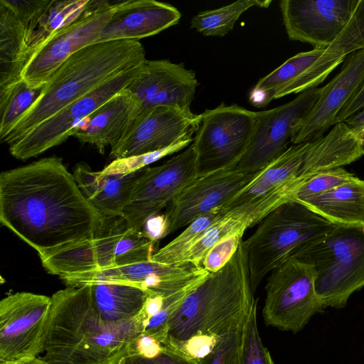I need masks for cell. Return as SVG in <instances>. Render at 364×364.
Listing matches in <instances>:
<instances>
[{
	"label": "cell",
	"mask_w": 364,
	"mask_h": 364,
	"mask_svg": "<svg viewBox=\"0 0 364 364\" xmlns=\"http://www.w3.org/2000/svg\"><path fill=\"white\" fill-rule=\"evenodd\" d=\"M364 109V83L358 92L341 111L336 118V124L346 121L350 117Z\"/></svg>",
	"instance_id": "7bdbcfd3"
},
{
	"label": "cell",
	"mask_w": 364,
	"mask_h": 364,
	"mask_svg": "<svg viewBox=\"0 0 364 364\" xmlns=\"http://www.w3.org/2000/svg\"><path fill=\"white\" fill-rule=\"evenodd\" d=\"M42 359L38 358H34L32 359L19 361V362H15V363H8L5 364H41Z\"/></svg>",
	"instance_id": "f6af8a7d"
},
{
	"label": "cell",
	"mask_w": 364,
	"mask_h": 364,
	"mask_svg": "<svg viewBox=\"0 0 364 364\" xmlns=\"http://www.w3.org/2000/svg\"><path fill=\"white\" fill-rule=\"evenodd\" d=\"M51 297L21 291L0 301V364L36 358L43 352Z\"/></svg>",
	"instance_id": "7c38bea8"
},
{
	"label": "cell",
	"mask_w": 364,
	"mask_h": 364,
	"mask_svg": "<svg viewBox=\"0 0 364 364\" xmlns=\"http://www.w3.org/2000/svg\"><path fill=\"white\" fill-rule=\"evenodd\" d=\"M242 328L220 337L212 352L198 364H238Z\"/></svg>",
	"instance_id": "74e56055"
},
{
	"label": "cell",
	"mask_w": 364,
	"mask_h": 364,
	"mask_svg": "<svg viewBox=\"0 0 364 364\" xmlns=\"http://www.w3.org/2000/svg\"><path fill=\"white\" fill-rule=\"evenodd\" d=\"M358 0H282L279 8L289 38L327 48L348 24Z\"/></svg>",
	"instance_id": "ac0fdd59"
},
{
	"label": "cell",
	"mask_w": 364,
	"mask_h": 364,
	"mask_svg": "<svg viewBox=\"0 0 364 364\" xmlns=\"http://www.w3.org/2000/svg\"><path fill=\"white\" fill-rule=\"evenodd\" d=\"M199 82L184 63L146 60L137 77L127 87L141 102L139 112L159 106L193 112L191 106Z\"/></svg>",
	"instance_id": "7402d4cb"
},
{
	"label": "cell",
	"mask_w": 364,
	"mask_h": 364,
	"mask_svg": "<svg viewBox=\"0 0 364 364\" xmlns=\"http://www.w3.org/2000/svg\"><path fill=\"white\" fill-rule=\"evenodd\" d=\"M42 359L48 364H119L135 355L134 318L110 325L95 309L92 285L67 287L51 296Z\"/></svg>",
	"instance_id": "7a4b0ae2"
},
{
	"label": "cell",
	"mask_w": 364,
	"mask_h": 364,
	"mask_svg": "<svg viewBox=\"0 0 364 364\" xmlns=\"http://www.w3.org/2000/svg\"><path fill=\"white\" fill-rule=\"evenodd\" d=\"M197 177L196 152L192 144L161 165L144 168L123 213L128 225L142 230L150 217L166 208Z\"/></svg>",
	"instance_id": "5bb4252c"
},
{
	"label": "cell",
	"mask_w": 364,
	"mask_h": 364,
	"mask_svg": "<svg viewBox=\"0 0 364 364\" xmlns=\"http://www.w3.org/2000/svg\"><path fill=\"white\" fill-rule=\"evenodd\" d=\"M142 64L113 77L40 123L9 145L10 154L17 159L26 160L63 143L82 121L127 89L139 75Z\"/></svg>",
	"instance_id": "8fae6325"
},
{
	"label": "cell",
	"mask_w": 364,
	"mask_h": 364,
	"mask_svg": "<svg viewBox=\"0 0 364 364\" xmlns=\"http://www.w3.org/2000/svg\"><path fill=\"white\" fill-rule=\"evenodd\" d=\"M356 178V176L342 167L326 170L303 183L294 192L291 200L302 202Z\"/></svg>",
	"instance_id": "e575fe53"
},
{
	"label": "cell",
	"mask_w": 364,
	"mask_h": 364,
	"mask_svg": "<svg viewBox=\"0 0 364 364\" xmlns=\"http://www.w3.org/2000/svg\"><path fill=\"white\" fill-rule=\"evenodd\" d=\"M363 155L362 137L346 122H338L318 139L288 147L221 209L224 212L279 189L294 194L318 173L343 167Z\"/></svg>",
	"instance_id": "5b68a950"
},
{
	"label": "cell",
	"mask_w": 364,
	"mask_h": 364,
	"mask_svg": "<svg viewBox=\"0 0 364 364\" xmlns=\"http://www.w3.org/2000/svg\"><path fill=\"white\" fill-rule=\"evenodd\" d=\"M257 301L255 298L242 328L238 364H274L259 333L257 322Z\"/></svg>",
	"instance_id": "836d02e7"
},
{
	"label": "cell",
	"mask_w": 364,
	"mask_h": 364,
	"mask_svg": "<svg viewBox=\"0 0 364 364\" xmlns=\"http://www.w3.org/2000/svg\"><path fill=\"white\" fill-rule=\"evenodd\" d=\"M299 203L334 225L364 226V181L358 178Z\"/></svg>",
	"instance_id": "83f0119b"
},
{
	"label": "cell",
	"mask_w": 364,
	"mask_h": 364,
	"mask_svg": "<svg viewBox=\"0 0 364 364\" xmlns=\"http://www.w3.org/2000/svg\"><path fill=\"white\" fill-rule=\"evenodd\" d=\"M337 225L296 200L283 203L242 241L255 292L263 278L322 239Z\"/></svg>",
	"instance_id": "8992f818"
},
{
	"label": "cell",
	"mask_w": 364,
	"mask_h": 364,
	"mask_svg": "<svg viewBox=\"0 0 364 364\" xmlns=\"http://www.w3.org/2000/svg\"><path fill=\"white\" fill-rule=\"evenodd\" d=\"M90 284L100 319L110 325L132 320L140 312L149 295L147 291L128 284L112 282Z\"/></svg>",
	"instance_id": "f1b7e54d"
},
{
	"label": "cell",
	"mask_w": 364,
	"mask_h": 364,
	"mask_svg": "<svg viewBox=\"0 0 364 364\" xmlns=\"http://www.w3.org/2000/svg\"><path fill=\"white\" fill-rule=\"evenodd\" d=\"M144 169L127 175H108L80 162L75 166L73 174L84 196L102 214L123 217Z\"/></svg>",
	"instance_id": "484cf974"
},
{
	"label": "cell",
	"mask_w": 364,
	"mask_h": 364,
	"mask_svg": "<svg viewBox=\"0 0 364 364\" xmlns=\"http://www.w3.org/2000/svg\"><path fill=\"white\" fill-rule=\"evenodd\" d=\"M260 171L244 173L230 169L198 176L166 207L164 237L208 212L221 208Z\"/></svg>",
	"instance_id": "ffe728a7"
},
{
	"label": "cell",
	"mask_w": 364,
	"mask_h": 364,
	"mask_svg": "<svg viewBox=\"0 0 364 364\" xmlns=\"http://www.w3.org/2000/svg\"><path fill=\"white\" fill-rule=\"evenodd\" d=\"M119 364H191V363L166 350L154 358H146L139 355L123 358Z\"/></svg>",
	"instance_id": "60d3db41"
},
{
	"label": "cell",
	"mask_w": 364,
	"mask_h": 364,
	"mask_svg": "<svg viewBox=\"0 0 364 364\" xmlns=\"http://www.w3.org/2000/svg\"><path fill=\"white\" fill-rule=\"evenodd\" d=\"M142 231L153 242H158L164 237V215L156 214L150 217L144 223Z\"/></svg>",
	"instance_id": "b9f144b4"
},
{
	"label": "cell",
	"mask_w": 364,
	"mask_h": 364,
	"mask_svg": "<svg viewBox=\"0 0 364 364\" xmlns=\"http://www.w3.org/2000/svg\"><path fill=\"white\" fill-rule=\"evenodd\" d=\"M140 108L139 98L124 89L82 121L73 136L103 154L105 147L114 146L126 134Z\"/></svg>",
	"instance_id": "d4e9b609"
},
{
	"label": "cell",
	"mask_w": 364,
	"mask_h": 364,
	"mask_svg": "<svg viewBox=\"0 0 364 364\" xmlns=\"http://www.w3.org/2000/svg\"><path fill=\"white\" fill-rule=\"evenodd\" d=\"M164 350L163 345L152 336L140 334L135 342V355L146 358H154Z\"/></svg>",
	"instance_id": "ab89813d"
},
{
	"label": "cell",
	"mask_w": 364,
	"mask_h": 364,
	"mask_svg": "<svg viewBox=\"0 0 364 364\" xmlns=\"http://www.w3.org/2000/svg\"><path fill=\"white\" fill-rule=\"evenodd\" d=\"M272 0H239L216 9L199 12L191 27L205 36H224L232 30L240 16L253 6L268 8Z\"/></svg>",
	"instance_id": "4dcf8cb0"
},
{
	"label": "cell",
	"mask_w": 364,
	"mask_h": 364,
	"mask_svg": "<svg viewBox=\"0 0 364 364\" xmlns=\"http://www.w3.org/2000/svg\"><path fill=\"white\" fill-rule=\"evenodd\" d=\"M145 60L139 41L95 43L78 50L55 70L37 101L1 141L10 145L66 106Z\"/></svg>",
	"instance_id": "3957f363"
},
{
	"label": "cell",
	"mask_w": 364,
	"mask_h": 364,
	"mask_svg": "<svg viewBox=\"0 0 364 364\" xmlns=\"http://www.w3.org/2000/svg\"><path fill=\"white\" fill-rule=\"evenodd\" d=\"M156 242L122 216H105L95 237L42 260L45 269L59 277L152 259Z\"/></svg>",
	"instance_id": "ba28073f"
},
{
	"label": "cell",
	"mask_w": 364,
	"mask_h": 364,
	"mask_svg": "<svg viewBox=\"0 0 364 364\" xmlns=\"http://www.w3.org/2000/svg\"><path fill=\"white\" fill-rule=\"evenodd\" d=\"M90 0H51L29 35L21 59L22 71L38 49L53 35L75 21Z\"/></svg>",
	"instance_id": "f546056e"
},
{
	"label": "cell",
	"mask_w": 364,
	"mask_h": 364,
	"mask_svg": "<svg viewBox=\"0 0 364 364\" xmlns=\"http://www.w3.org/2000/svg\"><path fill=\"white\" fill-rule=\"evenodd\" d=\"M295 258L314 267L324 306L343 308L364 287V226L337 225Z\"/></svg>",
	"instance_id": "52a82bcc"
},
{
	"label": "cell",
	"mask_w": 364,
	"mask_h": 364,
	"mask_svg": "<svg viewBox=\"0 0 364 364\" xmlns=\"http://www.w3.org/2000/svg\"><path fill=\"white\" fill-rule=\"evenodd\" d=\"M348 126L353 129L363 138L364 136V109L357 112L345 121Z\"/></svg>",
	"instance_id": "ee69618b"
},
{
	"label": "cell",
	"mask_w": 364,
	"mask_h": 364,
	"mask_svg": "<svg viewBox=\"0 0 364 364\" xmlns=\"http://www.w3.org/2000/svg\"><path fill=\"white\" fill-rule=\"evenodd\" d=\"M346 56L336 43L299 53L259 79L250 93V102L261 108L273 100L318 87Z\"/></svg>",
	"instance_id": "2e32d148"
},
{
	"label": "cell",
	"mask_w": 364,
	"mask_h": 364,
	"mask_svg": "<svg viewBox=\"0 0 364 364\" xmlns=\"http://www.w3.org/2000/svg\"><path fill=\"white\" fill-rule=\"evenodd\" d=\"M335 43L342 47L347 55L364 49V0H358L350 21Z\"/></svg>",
	"instance_id": "8d00e7d4"
},
{
	"label": "cell",
	"mask_w": 364,
	"mask_h": 364,
	"mask_svg": "<svg viewBox=\"0 0 364 364\" xmlns=\"http://www.w3.org/2000/svg\"><path fill=\"white\" fill-rule=\"evenodd\" d=\"M45 86L32 87L21 79L0 89V140L37 101Z\"/></svg>",
	"instance_id": "1f68e13d"
},
{
	"label": "cell",
	"mask_w": 364,
	"mask_h": 364,
	"mask_svg": "<svg viewBox=\"0 0 364 364\" xmlns=\"http://www.w3.org/2000/svg\"><path fill=\"white\" fill-rule=\"evenodd\" d=\"M321 92V87L306 90L282 105L255 112L250 144L234 169L256 173L283 154L291 142L294 127L310 111Z\"/></svg>",
	"instance_id": "9a60e30c"
},
{
	"label": "cell",
	"mask_w": 364,
	"mask_h": 364,
	"mask_svg": "<svg viewBox=\"0 0 364 364\" xmlns=\"http://www.w3.org/2000/svg\"><path fill=\"white\" fill-rule=\"evenodd\" d=\"M364 83V49L348 54L341 70L325 86L306 115L293 128L291 142L297 144L318 139L336 124L346 105Z\"/></svg>",
	"instance_id": "44dd1931"
},
{
	"label": "cell",
	"mask_w": 364,
	"mask_h": 364,
	"mask_svg": "<svg viewBox=\"0 0 364 364\" xmlns=\"http://www.w3.org/2000/svg\"><path fill=\"white\" fill-rule=\"evenodd\" d=\"M193 140L181 141L162 150L132 157L114 159L101 171L108 175H127L146 167L158 160L179 151L188 146Z\"/></svg>",
	"instance_id": "d590c367"
},
{
	"label": "cell",
	"mask_w": 364,
	"mask_h": 364,
	"mask_svg": "<svg viewBox=\"0 0 364 364\" xmlns=\"http://www.w3.org/2000/svg\"><path fill=\"white\" fill-rule=\"evenodd\" d=\"M363 154H364V136H363Z\"/></svg>",
	"instance_id": "bcb514c9"
},
{
	"label": "cell",
	"mask_w": 364,
	"mask_h": 364,
	"mask_svg": "<svg viewBox=\"0 0 364 364\" xmlns=\"http://www.w3.org/2000/svg\"><path fill=\"white\" fill-rule=\"evenodd\" d=\"M223 213L220 207L216 208L196 218L177 237L163 247L155 252L152 260L166 264H176L184 261V259L202 236L205 230Z\"/></svg>",
	"instance_id": "d6a6232c"
},
{
	"label": "cell",
	"mask_w": 364,
	"mask_h": 364,
	"mask_svg": "<svg viewBox=\"0 0 364 364\" xmlns=\"http://www.w3.org/2000/svg\"><path fill=\"white\" fill-rule=\"evenodd\" d=\"M255 299L242 242L230 260L185 299L169 321L163 346L197 336L220 338L241 328Z\"/></svg>",
	"instance_id": "277c9868"
},
{
	"label": "cell",
	"mask_w": 364,
	"mask_h": 364,
	"mask_svg": "<svg viewBox=\"0 0 364 364\" xmlns=\"http://www.w3.org/2000/svg\"><path fill=\"white\" fill-rule=\"evenodd\" d=\"M255 112L237 104L222 102L201 113V122L192 143L198 176L234 169L250 144Z\"/></svg>",
	"instance_id": "9c48e42d"
},
{
	"label": "cell",
	"mask_w": 364,
	"mask_h": 364,
	"mask_svg": "<svg viewBox=\"0 0 364 364\" xmlns=\"http://www.w3.org/2000/svg\"><path fill=\"white\" fill-rule=\"evenodd\" d=\"M42 359V358H41ZM41 364H48L46 362H45L43 359H42V362H41Z\"/></svg>",
	"instance_id": "7dc6e473"
},
{
	"label": "cell",
	"mask_w": 364,
	"mask_h": 364,
	"mask_svg": "<svg viewBox=\"0 0 364 364\" xmlns=\"http://www.w3.org/2000/svg\"><path fill=\"white\" fill-rule=\"evenodd\" d=\"M291 196L289 190L279 189L223 212L191 247L183 262L201 267L207 253L218 242L236 234H244L277 207L291 200Z\"/></svg>",
	"instance_id": "cb8c5ba5"
},
{
	"label": "cell",
	"mask_w": 364,
	"mask_h": 364,
	"mask_svg": "<svg viewBox=\"0 0 364 364\" xmlns=\"http://www.w3.org/2000/svg\"><path fill=\"white\" fill-rule=\"evenodd\" d=\"M244 234H236L218 242L205 255L201 267L209 273L222 268L232 257L242 242Z\"/></svg>",
	"instance_id": "f35d334b"
},
{
	"label": "cell",
	"mask_w": 364,
	"mask_h": 364,
	"mask_svg": "<svg viewBox=\"0 0 364 364\" xmlns=\"http://www.w3.org/2000/svg\"><path fill=\"white\" fill-rule=\"evenodd\" d=\"M208 274L191 262L166 264L150 259L60 278L67 287H71L112 282L134 286L149 294L168 295Z\"/></svg>",
	"instance_id": "d6986e66"
},
{
	"label": "cell",
	"mask_w": 364,
	"mask_h": 364,
	"mask_svg": "<svg viewBox=\"0 0 364 364\" xmlns=\"http://www.w3.org/2000/svg\"><path fill=\"white\" fill-rule=\"evenodd\" d=\"M38 19L18 16L0 0V89L22 79L23 53Z\"/></svg>",
	"instance_id": "4316f807"
},
{
	"label": "cell",
	"mask_w": 364,
	"mask_h": 364,
	"mask_svg": "<svg viewBox=\"0 0 364 364\" xmlns=\"http://www.w3.org/2000/svg\"><path fill=\"white\" fill-rule=\"evenodd\" d=\"M119 1L91 0L83 13L46 41L24 66L21 77L29 85H46L74 53L95 43Z\"/></svg>",
	"instance_id": "4fadbf2b"
},
{
	"label": "cell",
	"mask_w": 364,
	"mask_h": 364,
	"mask_svg": "<svg viewBox=\"0 0 364 364\" xmlns=\"http://www.w3.org/2000/svg\"><path fill=\"white\" fill-rule=\"evenodd\" d=\"M262 316L267 326L296 333L326 308L315 288L314 267L291 258L270 272Z\"/></svg>",
	"instance_id": "30bf717a"
},
{
	"label": "cell",
	"mask_w": 364,
	"mask_h": 364,
	"mask_svg": "<svg viewBox=\"0 0 364 364\" xmlns=\"http://www.w3.org/2000/svg\"><path fill=\"white\" fill-rule=\"evenodd\" d=\"M200 122L201 114L176 107L159 106L145 110L138 114L126 134L111 147L110 157L142 155L193 140Z\"/></svg>",
	"instance_id": "e0dca14e"
},
{
	"label": "cell",
	"mask_w": 364,
	"mask_h": 364,
	"mask_svg": "<svg viewBox=\"0 0 364 364\" xmlns=\"http://www.w3.org/2000/svg\"><path fill=\"white\" fill-rule=\"evenodd\" d=\"M105 218L60 157L43 158L0 174V222L41 261L92 239Z\"/></svg>",
	"instance_id": "6da1fadb"
},
{
	"label": "cell",
	"mask_w": 364,
	"mask_h": 364,
	"mask_svg": "<svg viewBox=\"0 0 364 364\" xmlns=\"http://www.w3.org/2000/svg\"><path fill=\"white\" fill-rule=\"evenodd\" d=\"M180 11L171 4L155 0L119 1L96 43L139 41L177 24Z\"/></svg>",
	"instance_id": "603a6c76"
}]
</instances>
